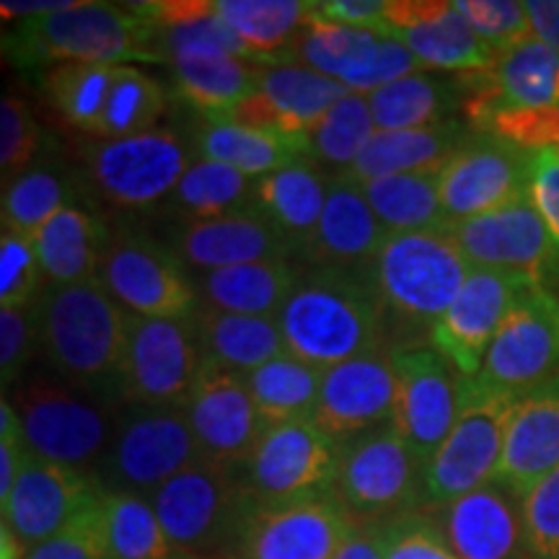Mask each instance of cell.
<instances>
[{"label":"cell","mask_w":559,"mask_h":559,"mask_svg":"<svg viewBox=\"0 0 559 559\" xmlns=\"http://www.w3.org/2000/svg\"><path fill=\"white\" fill-rule=\"evenodd\" d=\"M174 83L181 99L200 111L202 120H223L257 88L262 66L234 55H190L171 60Z\"/></svg>","instance_id":"37"},{"label":"cell","mask_w":559,"mask_h":559,"mask_svg":"<svg viewBox=\"0 0 559 559\" xmlns=\"http://www.w3.org/2000/svg\"><path fill=\"white\" fill-rule=\"evenodd\" d=\"M215 11L262 68L285 66L313 3L306 0H215Z\"/></svg>","instance_id":"36"},{"label":"cell","mask_w":559,"mask_h":559,"mask_svg":"<svg viewBox=\"0 0 559 559\" xmlns=\"http://www.w3.org/2000/svg\"><path fill=\"white\" fill-rule=\"evenodd\" d=\"M528 179L531 153L487 132L472 135L438 174L445 226L526 198Z\"/></svg>","instance_id":"18"},{"label":"cell","mask_w":559,"mask_h":559,"mask_svg":"<svg viewBox=\"0 0 559 559\" xmlns=\"http://www.w3.org/2000/svg\"><path fill=\"white\" fill-rule=\"evenodd\" d=\"M519 402L521 394L513 391L464 379L453 430L425 469V510L495 481Z\"/></svg>","instance_id":"6"},{"label":"cell","mask_w":559,"mask_h":559,"mask_svg":"<svg viewBox=\"0 0 559 559\" xmlns=\"http://www.w3.org/2000/svg\"><path fill=\"white\" fill-rule=\"evenodd\" d=\"M521 513L531 559H559V469L523 495Z\"/></svg>","instance_id":"52"},{"label":"cell","mask_w":559,"mask_h":559,"mask_svg":"<svg viewBox=\"0 0 559 559\" xmlns=\"http://www.w3.org/2000/svg\"><path fill=\"white\" fill-rule=\"evenodd\" d=\"M445 230L472 267L508 272L544 285L559 264V249L531 194L477 218L449 223Z\"/></svg>","instance_id":"16"},{"label":"cell","mask_w":559,"mask_h":559,"mask_svg":"<svg viewBox=\"0 0 559 559\" xmlns=\"http://www.w3.org/2000/svg\"><path fill=\"white\" fill-rule=\"evenodd\" d=\"M438 174L440 171L400 174V177L362 181V194L386 234L445 228V215L438 194Z\"/></svg>","instance_id":"41"},{"label":"cell","mask_w":559,"mask_h":559,"mask_svg":"<svg viewBox=\"0 0 559 559\" xmlns=\"http://www.w3.org/2000/svg\"><path fill=\"white\" fill-rule=\"evenodd\" d=\"M334 559H383L381 542L373 523L370 526H355Z\"/></svg>","instance_id":"59"},{"label":"cell","mask_w":559,"mask_h":559,"mask_svg":"<svg viewBox=\"0 0 559 559\" xmlns=\"http://www.w3.org/2000/svg\"><path fill=\"white\" fill-rule=\"evenodd\" d=\"M192 166L190 151L174 130L99 140L86 151L91 185L109 205L140 210L171 198Z\"/></svg>","instance_id":"11"},{"label":"cell","mask_w":559,"mask_h":559,"mask_svg":"<svg viewBox=\"0 0 559 559\" xmlns=\"http://www.w3.org/2000/svg\"><path fill=\"white\" fill-rule=\"evenodd\" d=\"M205 362L190 319H148L128 313L120 381L143 407L181 409Z\"/></svg>","instance_id":"10"},{"label":"cell","mask_w":559,"mask_h":559,"mask_svg":"<svg viewBox=\"0 0 559 559\" xmlns=\"http://www.w3.org/2000/svg\"><path fill=\"white\" fill-rule=\"evenodd\" d=\"M376 135V122L370 115L368 96L349 94L321 117V122L311 130V158L321 164L337 166L340 174L347 171L358 160L368 140Z\"/></svg>","instance_id":"46"},{"label":"cell","mask_w":559,"mask_h":559,"mask_svg":"<svg viewBox=\"0 0 559 559\" xmlns=\"http://www.w3.org/2000/svg\"><path fill=\"white\" fill-rule=\"evenodd\" d=\"M386 236V228L368 205L362 187L337 174L330 179V198L319 226L300 254L319 267L342 270L347 264L373 262Z\"/></svg>","instance_id":"29"},{"label":"cell","mask_w":559,"mask_h":559,"mask_svg":"<svg viewBox=\"0 0 559 559\" xmlns=\"http://www.w3.org/2000/svg\"><path fill=\"white\" fill-rule=\"evenodd\" d=\"M148 500L174 547L187 557L207 559L230 557L254 495L243 472L200 461L160 485Z\"/></svg>","instance_id":"5"},{"label":"cell","mask_w":559,"mask_h":559,"mask_svg":"<svg viewBox=\"0 0 559 559\" xmlns=\"http://www.w3.org/2000/svg\"><path fill=\"white\" fill-rule=\"evenodd\" d=\"M526 16L531 37L559 52V0H528Z\"/></svg>","instance_id":"58"},{"label":"cell","mask_w":559,"mask_h":559,"mask_svg":"<svg viewBox=\"0 0 559 559\" xmlns=\"http://www.w3.org/2000/svg\"><path fill=\"white\" fill-rule=\"evenodd\" d=\"M254 179L215 160H194L171 194L174 207L187 221H213L251 205Z\"/></svg>","instance_id":"44"},{"label":"cell","mask_w":559,"mask_h":559,"mask_svg":"<svg viewBox=\"0 0 559 559\" xmlns=\"http://www.w3.org/2000/svg\"><path fill=\"white\" fill-rule=\"evenodd\" d=\"M430 513L459 559H531L521 498L498 481L430 508Z\"/></svg>","instance_id":"26"},{"label":"cell","mask_w":559,"mask_h":559,"mask_svg":"<svg viewBox=\"0 0 559 559\" xmlns=\"http://www.w3.org/2000/svg\"><path fill=\"white\" fill-rule=\"evenodd\" d=\"M559 469V376L521 396L510 419L506 449L495 481L510 492H528L536 481Z\"/></svg>","instance_id":"28"},{"label":"cell","mask_w":559,"mask_h":559,"mask_svg":"<svg viewBox=\"0 0 559 559\" xmlns=\"http://www.w3.org/2000/svg\"><path fill=\"white\" fill-rule=\"evenodd\" d=\"M288 62L317 70L362 96L373 94L391 81L425 70L402 41L383 37L379 32L332 24V21L313 16V11L293 45Z\"/></svg>","instance_id":"14"},{"label":"cell","mask_w":559,"mask_h":559,"mask_svg":"<svg viewBox=\"0 0 559 559\" xmlns=\"http://www.w3.org/2000/svg\"><path fill=\"white\" fill-rule=\"evenodd\" d=\"M104 498L99 479L55 461L32 456L3 508V519L26 547L52 539L75 515Z\"/></svg>","instance_id":"25"},{"label":"cell","mask_w":559,"mask_h":559,"mask_svg":"<svg viewBox=\"0 0 559 559\" xmlns=\"http://www.w3.org/2000/svg\"><path fill=\"white\" fill-rule=\"evenodd\" d=\"M205 360L247 376L288 353L277 317H243L202 306L192 313Z\"/></svg>","instance_id":"33"},{"label":"cell","mask_w":559,"mask_h":559,"mask_svg":"<svg viewBox=\"0 0 559 559\" xmlns=\"http://www.w3.org/2000/svg\"><path fill=\"white\" fill-rule=\"evenodd\" d=\"M321 376L324 370L285 353L243 376V383H247L264 428H270V425L293 423V419H313Z\"/></svg>","instance_id":"39"},{"label":"cell","mask_w":559,"mask_h":559,"mask_svg":"<svg viewBox=\"0 0 559 559\" xmlns=\"http://www.w3.org/2000/svg\"><path fill=\"white\" fill-rule=\"evenodd\" d=\"M332 492L349 519L370 526L407 510H425V469L389 423L337 443Z\"/></svg>","instance_id":"7"},{"label":"cell","mask_w":559,"mask_h":559,"mask_svg":"<svg viewBox=\"0 0 559 559\" xmlns=\"http://www.w3.org/2000/svg\"><path fill=\"white\" fill-rule=\"evenodd\" d=\"M99 280L128 313L148 319H190L198 290L171 247L128 236L109 243Z\"/></svg>","instance_id":"17"},{"label":"cell","mask_w":559,"mask_h":559,"mask_svg":"<svg viewBox=\"0 0 559 559\" xmlns=\"http://www.w3.org/2000/svg\"><path fill=\"white\" fill-rule=\"evenodd\" d=\"M383 311L373 285L345 270L319 267L298 277L277 324L293 358L330 370L381 349Z\"/></svg>","instance_id":"1"},{"label":"cell","mask_w":559,"mask_h":559,"mask_svg":"<svg viewBox=\"0 0 559 559\" xmlns=\"http://www.w3.org/2000/svg\"><path fill=\"white\" fill-rule=\"evenodd\" d=\"M39 342L37 309H0V376L3 389L16 383Z\"/></svg>","instance_id":"55"},{"label":"cell","mask_w":559,"mask_h":559,"mask_svg":"<svg viewBox=\"0 0 559 559\" xmlns=\"http://www.w3.org/2000/svg\"><path fill=\"white\" fill-rule=\"evenodd\" d=\"M330 198V179L311 156L293 160L283 169L254 179L251 205L275 223L298 251L306 249Z\"/></svg>","instance_id":"32"},{"label":"cell","mask_w":559,"mask_h":559,"mask_svg":"<svg viewBox=\"0 0 559 559\" xmlns=\"http://www.w3.org/2000/svg\"><path fill=\"white\" fill-rule=\"evenodd\" d=\"M396 402L391 425L428 469L459 417L464 376L436 347L394 349Z\"/></svg>","instance_id":"15"},{"label":"cell","mask_w":559,"mask_h":559,"mask_svg":"<svg viewBox=\"0 0 559 559\" xmlns=\"http://www.w3.org/2000/svg\"><path fill=\"white\" fill-rule=\"evenodd\" d=\"M81 0H3L0 3V11H3V19H37L47 16V13L68 11L73 5H79Z\"/></svg>","instance_id":"60"},{"label":"cell","mask_w":559,"mask_h":559,"mask_svg":"<svg viewBox=\"0 0 559 559\" xmlns=\"http://www.w3.org/2000/svg\"><path fill=\"white\" fill-rule=\"evenodd\" d=\"M456 91L430 70L404 75L368 94L376 130H425L451 122L449 111Z\"/></svg>","instance_id":"40"},{"label":"cell","mask_w":559,"mask_h":559,"mask_svg":"<svg viewBox=\"0 0 559 559\" xmlns=\"http://www.w3.org/2000/svg\"><path fill=\"white\" fill-rule=\"evenodd\" d=\"M109 243L102 223L75 205L62 207L34 236V247L50 285H75L99 277Z\"/></svg>","instance_id":"34"},{"label":"cell","mask_w":559,"mask_h":559,"mask_svg":"<svg viewBox=\"0 0 559 559\" xmlns=\"http://www.w3.org/2000/svg\"><path fill=\"white\" fill-rule=\"evenodd\" d=\"M198 151L205 160L226 164L230 169L247 174L249 179L267 177L293 160L311 156L309 140L210 120H202L198 130Z\"/></svg>","instance_id":"38"},{"label":"cell","mask_w":559,"mask_h":559,"mask_svg":"<svg viewBox=\"0 0 559 559\" xmlns=\"http://www.w3.org/2000/svg\"><path fill=\"white\" fill-rule=\"evenodd\" d=\"M394 353L381 347L324 370L313 423L334 443H345L362 432L389 425L394 417Z\"/></svg>","instance_id":"24"},{"label":"cell","mask_w":559,"mask_h":559,"mask_svg":"<svg viewBox=\"0 0 559 559\" xmlns=\"http://www.w3.org/2000/svg\"><path fill=\"white\" fill-rule=\"evenodd\" d=\"M111 559H194L174 547L143 495L107 492L102 500Z\"/></svg>","instance_id":"42"},{"label":"cell","mask_w":559,"mask_h":559,"mask_svg":"<svg viewBox=\"0 0 559 559\" xmlns=\"http://www.w3.org/2000/svg\"><path fill=\"white\" fill-rule=\"evenodd\" d=\"M296 251V243L254 205L213 221H185L177 239L181 262L205 272L251 262H288Z\"/></svg>","instance_id":"27"},{"label":"cell","mask_w":559,"mask_h":559,"mask_svg":"<svg viewBox=\"0 0 559 559\" xmlns=\"http://www.w3.org/2000/svg\"><path fill=\"white\" fill-rule=\"evenodd\" d=\"M117 66L66 62L41 73V88L70 128L94 135L107 107Z\"/></svg>","instance_id":"43"},{"label":"cell","mask_w":559,"mask_h":559,"mask_svg":"<svg viewBox=\"0 0 559 559\" xmlns=\"http://www.w3.org/2000/svg\"><path fill=\"white\" fill-rule=\"evenodd\" d=\"M39 148V128L29 104L19 94H5L0 102V171L11 181L29 171Z\"/></svg>","instance_id":"51"},{"label":"cell","mask_w":559,"mask_h":559,"mask_svg":"<svg viewBox=\"0 0 559 559\" xmlns=\"http://www.w3.org/2000/svg\"><path fill=\"white\" fill-rule=\"evenodd\" d=\"M528 194L536 210L547 223L551 241L559 249V153L536 151L531 153Z\"/></svg>","instance_id":"56"},{"label":"cell","mask_w":559,"mask_h":559,"mask_svg":"<svg viewBox=\"0 0 559 559\" xmlns=\"http://www.w3.org/2000/svg\"><path fill=\"white\" fill-rule=\"evenodd\" d=\"M389 37L402 41L425 70L474 75L489 73L498 52L474 32L456 3L445 0H389Z\"/></svg>","instance_id":"22"},{"label":"cell","mask_w":559,"mask_h":559,"mask_svg":"<svg viewBox=\"0 0 559 559\" xmlns=\"http://www.w3.org/2000/svg\"><path fill=\"white\" fill-rule=\"evenodd\" d=\"M559 376V298L547 285H526L489 345L477 379L528 394Z\"/></svg>","instance_id":"13"},{"label":"cell","mask_w":559,"mask_h":559,"mask_svg":"<svg viewBox=\"0 0 559 559\" xmlns=\"http://www.w3.org/2000/svg\"><path fill=\"white\" fill-rule=\"evenodd\" d=\"M481 86L466 99L469 120L492 107L559 109V52L528 37L498 55L489 73H479Z\"/></svg>","instance_id":"30"},{"label":"cell","mask_w":559,"mask_h":559,"mask_svg":"<svg viewBox=\"0 0 559 559\" xmlns=\"http://www.w3.org/2000/svg\"><path fill=\"white\" fill-rule=\"evenodd\" d=\"M386 3L389 0H330V3H313V16L389 37Z\"/></svg>","instance_id":"57"},{"label":"cell","mask_w":559,"mask_h":559,"mask_svg":"<svg viewBox=\"0 0 559 559\" xmlns=\"http://www.w3.org/2000/svg\"><path fill=\"white\" fill-rule=\"evenodd\" d=\"M3 50L21 70H47L66 62L124 66L160 60L156 29L132 5L81 0L68 11L16 21Z\"/></svg>","instance_id":"2"},{"label":"cell","mask_w":559,"mask_h":559,"mask_svg":"<svg viewBox=\"0 0 559 559\" xmlns=\"http://www.w3.org/2000/svg\"><path fill=\"white\" fill-rule=\"evenodd\" d=\"M337 479V443L313 419H293L264 428L243 466L249 492L262 502L326 492Z\"/></svg>","instance_id":"19"},{"label":"cell","mask_w":559,"mask_h":559,"mask_svg":"<svg viewBox=\"0 0 559 559\" xmlns=\"http://www.w3.org/2000/svg\"><path fill=\"white\" fill-rule=\"evenodd\" d=\"M13 407L34 456L96 477L94 469L99 472L115 436H109L107 417L94 402L73 389L32 381L19 389Z\"/></svg>","instance_id":"12"},{"label":"cell","mask_w":559,"mask_h":559,"mask_svg":"<svg viewBox=\"0 0 559 559\" xmlns=\"http://www.w3.org/2000/svg\"><path fill=\"white\" fill-rule=\"evenodd\" d=\"M68 190L52 169H29L3 187V230L21 236L39 234L62 207H68Z\"/></svg>","instance_id":"47"},{"label":"cell","mask_w":559,"mask_h":559,"mask_svg":"<svg viewBox=\"0 0 559 559\" xmlns=\"http://www.w3.org/2000/svg\"><path fill=\"white\" fill-rule=\"evenodd\" d=\"M481 132L495 135L515 148L559 153V109H510L492 107L472 117Z\"/></svg>","instance_id":"48"},{"label":"cell","mask_w":559,"mask_h":559,"mask_svg":"<svg viewBox=\"0 0 559 559\" xmlns=\"http://www.w3.org/2000/svg\"><path fill=\"white\" fill-rule=\"evenodd\" d=\"M469 138L466 128L453 120L425 130H376L358 160L342 171V177L362 185V181L400 177V174L440 171Z\"/></svg>","instance_id":"31"},{"label":"cell","mask_w":559,"mask_h":559,"mask_svg":"<svg viewBox=\"0 0 559 559\" xmlns=\"http://www.w3.org/2000/svg\"><path fill=\"white\" fill-rule=\"evenodd\" d=\"M207 461L187 423L185 409L140 407L115 432L96 479L104 492L151 498L160 485Z\"/></svg>","instance_id":"8"},{"label":"cell","mask_w":559,"mask_h":559,"mask_svg":"<svg viewBox=\"0 0 559 559\" xmlns=\"http://www.w3.org/2000/svg\"><path fill=\"white\" fill-rule=\"evenodd\" d=\"M526 285L534 283L508 272L472 267L449 311L430 326V347H436L464 379H477L489 345Z\"/></svg>","instance_id":"21"},{"label":"cell","mask_w":559,"mask_h":559,"mask_svg":"<svg viewBox=\"0 0 559 559\" xmlns=\"http://www.w3.org/2000/svg\"><path fill=\"white\" fill-rule=\"evenodd\" d=\"M370 267L383 309L428 330L449 311L472 272L445 228L389 234Z\"/></svg>","instance_id":"4"},{"label":"cell","mask_w":559,"mask_h":559,"mask_svg":"<svg viewBox=\"0 0 559 559\" xmlns=\"http://www.w3.org/2000/svg\"><path fill=\"white\" fill-rule=\"evenodd\" d=\"M355 526L332 489L280 502L254 498L230 559H334Z\"/></svg>","instance_id":"9"},{"label":"cell","mask_w":559,"mask_h":559,"mask_svg":"<svg viewBox=\"0 0 559 559\" xmlns=\"http://www.w3.org/2000/svg\"><path fill=\"white\" fill-rule=\"evenodd\" d=\"M456 9L498 55L531 37L526 5L515 0H456Z\"/></svg>","instance_id":"54"},{"label":"cell","mask_w":559,"mask_h":559,"mask_svg":"<svg viewBox=\"0 0 559 559\" xmlns=\"http://www.w3.org/2000/svg\"><path fill=\"white\" fill-rule=\"evenodd\" d=\"M39 342L55 368L70 381L120 376L128 311L102 280L50 285L37 304Z\"/></svg>","instance_id":"3"},{"label":"cell","mask_w":559,"mask_h":559,"mask_svg":"<svg viewBox=\"0 0 559 559\" xmlns=\"http://www.w3.org/2000/svg\"><path fill=\"white\" fill-rule=\"evenodd\" d=\"M373 526L383 559H459L430 510H407Z\"/></svg>","instance_id":"49"},{"label":"cell","mask_w":559,"mask_h":559,"mask_svg":"<svg viewBox=\"0 0 559 559\" xmlns=\"http://www.w3.org/2000/svg\"><path fill=\"white\" fill-rule=\"evenodd\" d=\"M29 551L32 549L19 539L16 531L5 521H0V559H26Z\"/></svg>","instance_id":"61"},{"label":"cell","mask_w":559,"mask_h":559,"mask_svg":"<svg viewBox=\"0 0 559 559\" xmlns=\"http://www.w3.org/2000/svg\"><path fill=\"white\" fill-rule=\"evenodd\" d=\"M296 283V267L285 260H275L202 272L198 285L207 309L243 317H277Z\"/></svg>","instance_id":"35"},{"label":"cell","mask_w":559,"mask_h":559,"mask_svg":"<svg viewBox=\"0 0 559 559\" xmlns=\"http://www.w3.org/2000/svg\"><path fill=\"white\" fill-rule=\"evenodd\" d=\"M102 500L75 515L52 539L32 547L26 559H111Z\"/></svg>","instance_id":"53"},{"label":"cell","mask_w":559,"mask_h":559,"mask_svg":"<svg viewBox=\"0 0 559 559\" xmlns=\"http://www.w3.org/2000/svg\"><path fill=\"white\" fill-rule=\"evenodd\" d=\"M181 409L205 459L243 472L264 432L243 376L205 360L190 400Z\"/></svg>","instance_id":"20"},{"label":"cell","mask_w":559,"mask_h":559,"mask_svg":"<svg viewBox=\"0 0 559 559\" xmlns=\"http://www.w3.org/2000/svg\"><path fill=\"white\" fill-rule=\"evenodd\" d=\"M166 111V94L156 81L132 66H117L107 107L94 138L120 140L156 130Z\"/></svg>","instance_id":"45"},{"label":"cell","mask_w":559,"mask_h":559,"mask_svg":"<svg viewBox=\"0 0 559 559\" xmlns=\"http://www.w3.org/2000/svg\"><path fill=\"white\" fill-rule=\"evenodd\" d=\"M45 280L34 239L3 230L0 236V309H32Z\"/></svg>","instance_id":"50"},{"label":"cell","mask_w":559,"mask_h":559,"mask_svg":"<svg viewBox=\"0 0 559 559\" xmlns=\"http://www.w3.org/2000/svg\"><path fill=\"white\" fill-rule=\"evenodd\" d=\"M349 91L342 83L326 79L317 70L288 62V66L262 68L257 88L223 120L239 128L277 132V135L309 140L321 122ZM311 145V143H309Z\"/></svg>","instance_id":"23"}]
</instances>
